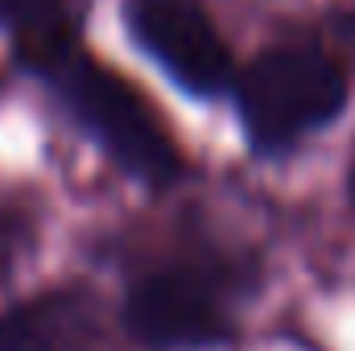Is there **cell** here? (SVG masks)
Segmentation results:
<instances>
[{
    "label": "cell",
    "instance_id": "6",
    "mask_svg": "<svg viewBox=\"0 0 355 351\" xmlns=\"http://www.w3.org/2000/svg\"><path fill=\"white\" fill-rule=\"evenodd\" d=\"M0 25H8L33 67L50 62L71 46L67 37V0H0Z\"/></svg>",
    "mask_w": 355,
    "mask_h": 351
},
{
    "label": "cell",
    "instance_id": "1",
    "mask_svg": "<svg viewBox=\"0 0 355 351\" xmlns=\"http://www.w3.org/2000/svg\"><path fill=\"white\" fill-rule=\"evenodd\" d=\"M37 71L54 83L62 103L75 112V120L103 145V153L124 174L141 178L145 186H170L182 174L174 137L166 132L149 99L132 83H124L112 67L67 46Z\"/></svg>",
    "mask_w": 355,
    "mask_h": 351
},
{
    "label": "cell",
    "instance_id": "2",
    "mask_svg": "<svg viewBox=\"0 0 355 351\" xmlns=\"http://www.w3.org/2000/svg\"><path fill=\"white\" fill-rule=\"evenodd\" d=\"M347 71L314 46L265 50L240 79V120L261 153L289 149L347 103Z\"/></svg>",
    "mask_w": 355,
    "mask_h": 351
},
{
    "label": "cell",
    "instance_id": "5",
    "mask_svg": "<svg viewBox=\"0 0 355 351\" xmlns=\"http://www.w3.org/2000/svg\"><path fill=\"white\" fill-rule=\"evenodd\" d=\"M91 327V306L79 293H42L0 318V351H83Z\"/></svg>",
    "mask_w": 355,
    "mask_h": 351
},
{
    "label": "cell",
    "instance_id": "7",
    "mask_svg": "<svg viewBox=\"0 0 355 351\" xmlns=\"http://www.w3.org/2000/svg\"><path fill=\"white\" fill-rule=\"evenodd\" d=\"M12 232H17V228L0 215V273H4V264H8V252H12Z\"/></svg>",
    "mask_w": 355,
    "mask_h": 351
},
{
    "label": "cell",
    "instance_id": "4",
    "mask_svg": "<svg viewBox=\"0 0 355 351\" xmlns=\"http://www.w3.org/2000/svg\"><path fill=\"white\" fill-rule=\"evenodd\" d=\"M124 327L141 343L166 351L215 348L232 335L227 314L219 298L211 293V285L186 268H157L141 277L128 289Z\"/></svg>",
    "mask_w": 355,
    "mask_h": 351
},
{
    "label": "cell",
    "instance_id": "3",
    "mask_svg": "<svg viewBox=\"0 0 355 351\" xmlns=\"http://www.w3.org/2000/svg\"><path fill=\"white\" fill-rule=\"evenodd\" d=\"M132 42L190 95H219L232 83V50L198 0H124Z\"/></svg>",
    "mask_w": 355,
    "mask_h": 351
}]
</instances>
